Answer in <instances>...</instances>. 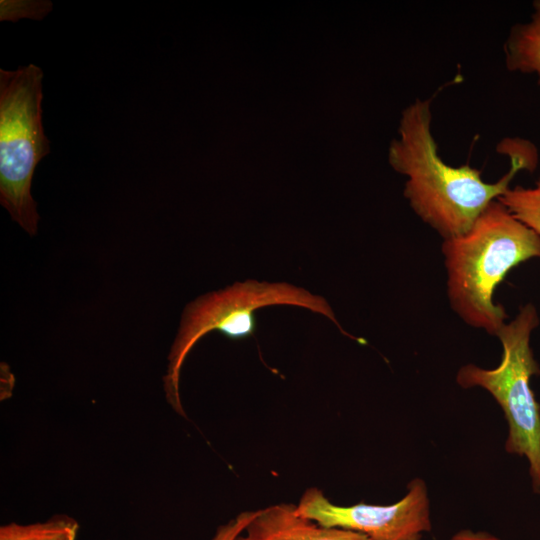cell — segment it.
Wrapping results in <instances>:
<instances>
[{"label": "cell", "mask_w": 540, "mask_h": 540, "mask_svg": "<svg viewBox=\"0 0 540 540\" xmlns=\"http://www.w3.org/2000/svg\"><path fill=\"white\" fill-rule=\"evenodd\" d=\"M431 99H416L402 114L399 138L390 147V163L406 176L404 196L423 222L443 239L468 231L476 219L509 189L515 174L533 165L520 155L511 157V167L495 183L481 178L470 165L445 163L438 153L431 130Z\"/></svg>", "instance_id": "6da1fadb"}, {"label": "cell", "mask_w": 540, "mask_h": 540, "mask_svg": "<svg viewBox=\"0 0 540 540\" xmlns=\"http://www.w3.org/2000/svg\"><path fill=\"white\" fill-rule=\"evenodd\" d=\"M442 253L451 308L467 325L496 335L507 314L493 294L512 268L540 257V236L495 200L468 231L444 239Z\"/></svg>", "instance_id": "7a4b0ae2"}, {"label": "cell", "mask_w": 540, "mask_h": 540, "mask_svg": "<svg viewBox=\"0 0 540 540\" xmlns=\"http://www.w3.org/2000/svg\"><path fill=\"white\" fill-rule=\"evenodd\" d=\"M273 305L297 306L321 314L335 323L343 334L356 339L342 329L324 297L289 283L248 279L203 294L188 303L182 313L163 377L165 399L178 415H186L180 395V374L193 346L211 331H218L232 340L252 336L257 327L255 311Z\"/></svg>", "instance_id": "3957f363"}, {"label": "cell", "mask_w": 540, "mask_h": 540, "mask_svg": "<svg viewBox=\"0 0 540 540\" xmlns=\"http://www.w3.org/2000/svg\"><path fill=\"white\" fill-rule=\"evenodd\" d=\"M539 325L537 309L531 303L496 333L502 345V358L493 369L475 364L463 365L456 374L464 388L481 387L501 407L508 423L507 453L525 457L534 493L540 494V404L530 386L533 375H540L530 338Z\"/></svg>", "instance_id": "277c9868"}, {"label": "cell", "mask_w": 540, "mask_h": 540, "mask_svg": "<svg viewBox=\"0 0 540 540\" xmlns=\"http://www.w3.org/2000/svg\"><path fill=\"white\" fill-rule=\"evenodd\" d=\"M42 80L34 64L0 69V203L31 236L39 221L32 178L50 152L42 125Z\"/></svg>", "instance_id": "5b68a950"}, {"label": "cell", "mask_w": 540, "mask_h": 540, "mask_svg": "<svg viewBox=\"0 0 540 540\" xmlns=\"http://www.w3.org/2000/svg\"><path fill=\"white\" fill-rule=\"evenodd\" d=\"M296 506L300 515L321 526L358 532L371 540H422L432 530L428 490L421 478L412 479L405 495L389 505L341 506L319 488L310 487Z\"/></svg>", "instance_id": "8992f818"}, {"label": "cell", "mask_w": 540, "mask_h": 540, "mask_svg": "<svg viewBox=\"0 0 540 540\" xmlns=\"http://www.w3.org/2000/svg\"><path fill=\"white\" fill-rule=\"evenodd\" d=\"M234 540H371L339 528H327L300 515L296 504L277 503L258 509Z\"/></svg>", "instance_id": "52a82bcc"}, {"label": "cell", "mask_w": 540, "mask_h": 540, "mask_svg": "<svg viewBox=\"0 0 540 540\" xmlns=\"http://www.w3.org/2000/svg\"><path fill=\"white\" fill-rule=\"evenodd\" d=\"M504 51L509 70L533 73L540 85V0L533 3L529 21L511 29Z\"/></svg>", "instance_id": "ba28073f"}, {"label": "cell", "mask_w": 540, "mask_h": 540, "mask_svg": "<svg viewBox=\"0 0 540 540\" xmlns=\"http://www.w3.org/2000/svg\"><path fill=\"white\" fill-rule=\"evenodd\" d=\"M79 522L66 514L28 524L10 522L0 527V540H77Z\"/></svg>", "instance_id": "9c48e42d"}, {"label": "cell", "mask_w": 540, "mask_h": 540, "mask_svg": "<svg viewBox=\"0 0 540 540\" xmlns=\"http://www.w3.org/2000/svg\"><path fill=\"white\" fill-rule=\"evenodd\" d=\"M497 200L540 236V177L533 187L509 188Z\"/></svg>", "instance_id": "30bf717a"}, {"label": "cell", "mask_w": 540, "mask_h": 540, "mask_svg": "<svg viewBox=\"0 0 540 540\" xmlns=\"http://www.w3.org/2000/svg\"><path fill=\"white\" fill-rule=\"evenodd\" d=\"M257 510L240 512L237 516L217 527L210 540H234L256 515Z\"/></svg>", "instance_id": "8fae6325"}, {"label": "cell", "mask_w": 540, "mask_h": 540, "mask_svg": "<svg viewBox=\"0 0 540 540\" xmlns=\"http://www.w3.org/2000/svg\"><path fill=\"white\" fill-rule=\"evenodd\" d=\"M449 540H502L499 537L486 531H473L471 529H461Z\"/></svg>", "instance_id": "7c38bea8"}]
</instances>
